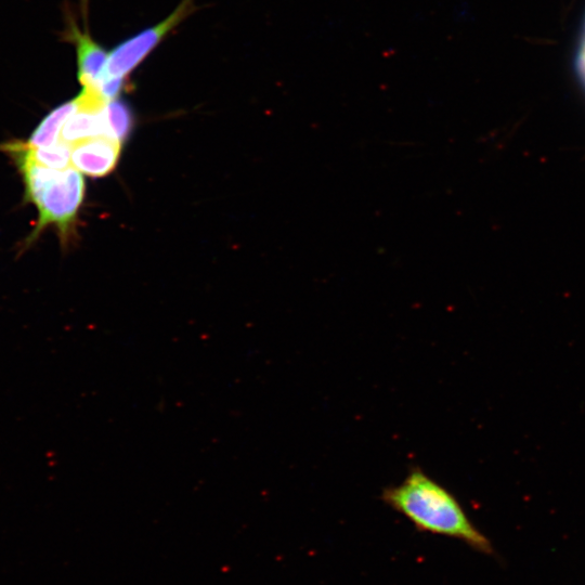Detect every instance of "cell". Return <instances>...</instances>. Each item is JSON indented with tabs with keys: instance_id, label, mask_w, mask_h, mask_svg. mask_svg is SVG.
<instances>
[{
	"instance_id": "cell-1",
	"label": "cell",
	"mask_w": 585,
	"mask_h": 585,
	"mask_svg": "<svg viewBox=\"0 0 585 585\" xmlns=\"http://www.w3.org/2000/svg\"><path fill=\"white\" fill-rule=\"evenodd\" d=\"M382 499L422 532L457 539L480 553L493 554L491 542L471 522L459 500L420 467L411 468L401 484L385 488Z\"/></svg>"
},
{
	"instance_id": "cell-2",
	"label": "cell",
	"mask_w": 585,
	"mask_h": 585,
	"mask_svg": "<svg viewBox=\"0 0 585 585\" xmlns=\"http://www.w3.org/2000/svg\"><path fill=\"white\" fill-rule=\"evenodd\" d=\"M0 150L15 162L24 184V200L38 212L37 224L25 245L30 246L49 227H55L61 241L67 243L85 197L82 173L73 166L55 169L37 164L22 141L5 143Z\"/></svg>"
},
{
	"instance_id": "cell-3",
	"label": "cell",
	"mask_w": 585,
	"mask_h": 585,
	"mask_svg": "<svg viewBox=\"0 0 585 585\" xmlns=\"http://www.w3.org/2000/svg\"><path fill=\"white\" fill-rule=\"evenodd\" d=\"M193 10V0H184L164 21L117 45L109 54L102 77L127 78Z\"/></svg>"
},
{
	"instance_id": "cell-4",
	"label": "cell",
	"mask_w": 585,
	"mask_h": 585,
	"mask_svg": "<svg viewBox=\"0 0 585 585\" xmlns=\"http://www.w3.org/2000/svg\"><path fill=\"white\" fill-rule=\"evenodd\" d=\"M122 143L108 137H98L73 146L71 165L91 177H103L114 171L120 160Z\"/></svg>"
},
{
	"instance_id": "cell-5",
	"label": "cell",
	"mask_w": 585,
	"mask_h": 585,
	"mask_svg": "<svg viewBox=\"0 0 585 585\" xmlns=\"http://www.w3.org/2000/svg\"><path fill=\"white\" fill-rule=\"evenodd\" d=\"M68 36L76 48L78 81L83 88L95 87L106 69L109 57L107 50L75 24L71 26Z\"/></svg>"
},
{
	"instance_id": "cell-6",
	"label": "cell",
	"mask_w": 585,
	"mask_h": 585,
	"mask_svg": "<svg viewBox=\"0 0 585 585\" xmlns=\"http://www.w3.org/2000/svg\"><path fill=\"white\" fill-rule=\"evenodd\" d=\"M77 107L78 101L75 98L50 111L34 129L28 141L23 142L25 147L41 149L56 145L61 140V132L65 122L76 111Z\"/></svg>"
},
{
	"instance_id": "cell-7",
	"label": "cell",
	"mask_w": 585,
	"mask_h": 585,
	"mask_svg": "<svg viewBox=\"0 0 585 585\" xmlns=\"http://www.w3.org/2000/svg\"><path fill=\"white\" fill-rule=\"evenodd\" d=\"M106 117L107 137L123 143L134 128V113L127 103L121 100H112L104 107Z\"/></svg>"
},
{
	"instance_id": "cell-8",
	"label": "cell",
	"mask_w": 585,
	"mask_h": 585,
	"mask_svg": "<svg viewBox=\"0 0 585 585\" xmlns=\"http://www.w3.org/2000/svg\"><path fill=\"white\" fill-rule=\"evenodd\" d=\"M23 146L25 147L24 143ZM25 148L28 149L32 159L39 165L55 169H64L72 166L71 158L73 146L63 140H60L56 145L48 148Z\"/></svg>"
}]
</instances>
